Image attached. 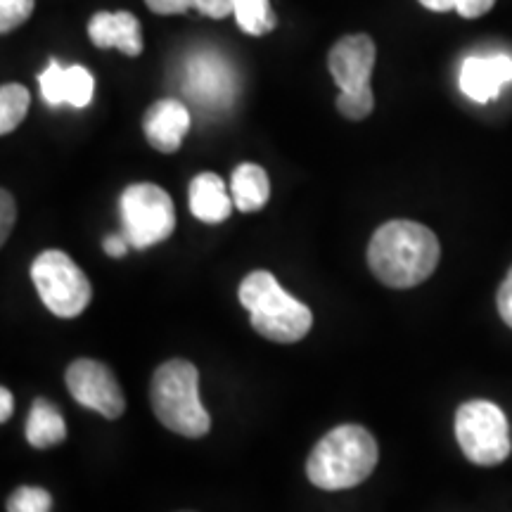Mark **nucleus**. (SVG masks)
<instances>
[{"mask_svg": "<svg viewBox=\"0 0 512 512\" xmlns=\"http://www.w3.org/2000/svg\"><path fill=\"white\" fill-rule=\"evenodd\" d=\"M375 67V41L368 34L344 36L332 46L328 69L339 91L354 93L370 88V76Z\"/></svg>", "mask_w": 512, "mask_h": 512, "instance_id": "9", "label": "nucleus"}, {"mask_svg": "<svg viewBox=\"0 0 512 512\" xmlns=\"http://www.w3.org/2000/svg\"><path fill=\"white\" fill-rule=\"evenodd\" d=\"M31 280L41 302L55 316L76 318L91 304V280L74 264L72 256L60 249H46L36 256L31 264Z\"/></svg>", "mask_w": 512, "mask_h": 512, "instance_id": "5", "label": "nucleus"}, {"mask_svg": "<svg viewBox=\"0 0 512 512\" xmlns=\"http://www.w3.org/2000/svg\"><path fill=\"white\" fill-rule=\"evenodd\" d=\"M64 380H67L69 392L83 408L98 411L107 420H117L124 415V392H121L117 375L105 363L93 361V358H79L67 368Z\"/></svg>", "mask_w": 512, "mask_h": 512, "instance_id": "8", "label": "nucleus"}, {"mask_svg": "<svg viewBox=\"0 0 512 512\" xmlns=\"http://www.w3.org/2000/svg\"><path fill=\"white\" fill-rule=\"evenodd\" d=\"M31 105V95L22 83H5L0 88V133L8 136L22 124Z\"/></svg>", "mask_w": 512, "mask_h": 512, "instance_id": "18", "label": "nucleus"}, {"mask_svg": "<svg viewBox=\"0 0 512 512\" xmlns=\"http://www.w3.org/2000/svg\"><path fill=\"white\" fill-rule=\"evenodd\" d=\"M498 313H501L505 325L512 328V268H510L508 278L503 280L501 290H498Z\"/></svg>", "mask_w": 512, "mask_h": 512, "instance_id": "28", "label": "nucleus"}, {"mask_svg": "<svg viewBox=\"0 0 512 512\" xmlns=\"http://www.w3.org/2000/svg\"><path fill=\"white\" fill-rule=\"evenodd\" d=\"M150 401L166 430L200 439L211 430V418L200 401V373L185 358L166 361L155 370Z\"/></svg>", "mask_w": 512, "mask_h": 512, "instance_id": "3", "label": "nucleus"}, {"mask_svg": "<svg viewBox=\"0 0 512 512\" xmlns=\"http://www.w3.org/2000/svg\"><path fill=\"white\" fill-rule=\"evenodd\" d=\"M195 10H200L202 15L211 19H223L233 15L235 0H195Z\"/></svg>", "mask_w": 512, "mask_h": 512, "instance_id": "26", "label": "nucleus"}, {"mask_svg": "<svg viewBox=\"0 0 512 512\" xmlns=\"http://www.w3.org/2000/svg\"><path fill=\"white\" fill-rule=\"evenodd\" d=\"M188 88L197 102H228L233 98V74L216 55H197L188 67Z\"/></svg>", "mask_w": 512, "mask_h": 512, "instance_id": "13", "label": "nucleus"}, {"mask_svg": "<svg viewBox=\"0 0 512 512\" xmlns=\"http://www.w3.org/2000/svg\"><path fill=\"white\" fill-rule=\"evenodd\" d=\"M121 223L128 245L155 247L169 240L176 228V209L169 192L152 183H133L121 192Z\"/></svg>", "mask_w": 512, "mask_h": 512, "instance_id": "7", "label": "nucleus"}, {"mask_svg": "<svg viewBox=\"0 0 512 512\" xmlns=\"http://www.w3.org/2000/svg\"><path fill=\"white\" fill-rule=\"evenodd\" d=\"M422 8L432 12H448L456 10L460 17L477 19L489 12L496 5V0H420Z\"/></svg>", "mask_w": 512, "mask_h": 512, "instance_id": "23", "label": "nucleus"}, {"mask_svg": "<svg viewBox=\"0 0 512 512\" xmlns=\"http://www.w3.org/2000/svg\"><path fill=\"white\" fill-rule=\"evenodd\" d=\"M67 437V422L55 403L36 399L27 418V441L34 448H53Z\"/></svg>", "mask_w": 512, "mask_h": 512, "instance_id": "16", "label": "nucleus"}, {"mask_svg": "<svg viewBox=\"0 0 512 512\" xmlns=\"http://www.w3.org/2000/svg\"><path fill=\"white\" fill-rule=\"evenodd\" d=\"M53 496L41 486H19L8 498V512H50Z\"/></svg>", "mask_w": 512, "mask_h": 512, "instance_id": "19", "label": "nucleus"}, {"mask_svg": "<svg viewBox=\"0 0 512 512\" xmlns=\"http://www.w3.org/2000/svg\"><path fill=\"white\" fill-rule=\"evenodd\" d=\"M12 411H15V399H12L10 389H0V422H8Z\"/></svg>", "mask_w": 512, "mask_h": 512, "instance_id": "30", "label": "nucleus"}, {"mask_svg": "<svg viewBox=\"0 0 512 512\" xmlns=\"http://www.w3.org/2000/svg\"><path fill=\"white\" fill-rule=\"evenodd\" d=\"M0 245H5L10 238L12 228H15V219H17V204H15V197L10 195L8 190L0 192Z\"/></svg>", "mask_w": 512, "mask_h": 512, "instance_id": "25", "label": "nucleus"}, {"mask_svg": "<svg viewBox=\"0 0 512 512\" xmlns=\"http://www.w3.org/2000/svg\"><path fill=\"white\" fill-rule=\"evenodd\" d=\"M88 36L95 48H117L128 57L143 53V29L131 12H95L88 22Z\"/></svg>", "mask_w": 512, "mask_h": 512, "instance_id": "12", "label": "nucleus"}, {"mask_svg": "<svg viewBox=\"0 0 512 512\" xmlns=\"http://www.w3.org/2000/svg\"><path fill=\"white\" fill-rule=\"evenodd\" d=\"M238 27L249 36L271 34L278 24V17L271 8V0H235L233 10Z\"/></svg>", "mask_w": 512, "mask_h": 512, "instance_id": "17", "label": "nucleus"}, {"mask_svg": "<svg viewBox=\"0 0 512 512\" xmlns=\"http://www.w3.org/2000/svg\"><path fill=\"white\" fill-rule=\"evenodd\" d=\"M38 83H41L43 100H46L50 107L67 102V69H64L60 62H50L46 72L38 76Z\"/></svg>", "mask_w": 512, "mask_h": 512, "instance_id": "22", "label": "nucleus"}, {"mask_svg": "<svg viewBox=\"0 0 512 512\" xmlns=\"http://www.w3.org/2000/svg\"><path fill=\"white\" fill-rule=\"evenodd\" d=\"M143 131L147 143L157 152L171 155L183 145L185 136L190 131V112L181 100L164 98L157 100L150 110L145 112Z\"/></svg>", "mask_w": 512, "mask_h": 512, "instance_id": "11", "label": "nucleus"}, {"mask_svg": "<svg viewBox=\"0 0 512 512\" xmlns=\"http://www.w3.org/2000/svg\"><path fill=\"white\" fill-rule=\"evenodd\" d=\"M377 458V441L366 427L339 425L311 451L306 475L313 486L323 491L354 489L373 475Z\"/></svg>", "mask_w": 512, "mask_h": 512, "instance_id": "2", "label": "nucleus"}, {"mask_svg": "<svg viewBox=\"0 0 512 512\" xmlns=\"http://www.w3.org/2000/svg\"><path fill=\"white\" fill-rule=\"evenodd\" d=\"M145 5L157 15H183L195 8V0H145Z\"/></svg>", "mask_w": 512, "mask_h": 512, "instance_id": "27", "label": "nucleus"}, {"mask_svg": "<svg viewBox=\"0 0 512 512\" xmlns=\"http://www.w3.org/2000/svg\"><path fill=\"white\" fill-rule=\"evenodd\" d=\"M93 91H95V81L93 74L88 72L86 67H67V102L72 107H88L93 100Z\"/></svg>", "mask_w": 512, "mask_h": 512, "instance_id": "20", "label": "nucleus"}, {"mask_svg": "<svg viewBox=\"0 0 512 512\" xmlns=\"http://www.w3.org/2000/svg\"><path fill=\"white\" fill-rule=\"evenodd\" d=\"M456 439L470 463L482 467L501 465L510 456L508 418L496 403L467 401L456 413Z\"/></svg>", "mask_w": 512, "mask_h": 512, "instance_id": "6", "label": "nucleus"}, {"mask_svg": "<svg viewBox=\"0 0 512 512\" xmlns=\"http://www.w3.org/2000/svg\"><path fill=\"white\" fill-rule=\"evenodd\" d=\"M508 83H512V57L503 53L467 57L460 69V91L475 102L496 100Z\"/></svg>", "mask_w": 512, "mask_h": 512, "instance_id": "10", "label": "nucleus"}, {"mask_svg": "<svg viewBox=\"0 0 512 512\" xmlns=\"http://www.w3.org/2000/svg\"><path fill=\"white\" fill-rule=\"evenodd\" d=\"M441 247L430 228L415 221H389L375 230L368 264L375 278L394 290L425 283L437 271Z\"/></svg>", "mask_w": 512, "mask_h": 512, "instance_id": "1", "label": "nucleus"}, {"mask_svg": "<svg viewBox=\"0 0 512 512\" xmlns=\"http://www.w3.org/2000/svg\"><path fill=\"white\" fill-rule=\"evenodd\" d=\"M240 302L249 311L252 328L271 342H302L313 325L309 306L287 294L268 271H252L242 280Z\"/></svg>", "mask_w": 512, "mask_h": 512, "instance_id": "4", "label": "nucleus"}, {"mask_svg": "<svg viewBox=\"0 0 512 512\" xmlns=\"http://www.w3.org/2000/svg\"><path fill=\"white\" fill-rule=\"evenodd\" d=\"M190 211L195 219L202 223H223L233 214V195H228L226 183L221 181V176L211 174V171H204V174H197L192 178L190 190Z\"/></svg>", "mask_w": 512, "mask_h": 512, "instance_id": "14", "label": "nucleus"}, {"mask_svg": "<svg viewBox=\"0 0 512 512\" xmlns=\"http://www.w3.org/2000/svg\"><path fill=\"white\" fill-rule=\"evenodd\" d=\"M337 110L342 117H347L351 121H361L370 117V112L375 110L373 88H363V91H354V93L339 91Z\"/></svg>", "mask_w": 512, "mask_h": 512, "instance_id": "21", "label": "nucleus"}, {"mask_svg": "<svg viewBox=\"0 0 512 512\" xmlns=\"http://www.w3.org/2000/svg\"><path fill=\"white\" fill-rule=\"evenodd\" d=\"M34 12V0H0V31L10 34L12 29L22 27Z\"/></svg>", "mask_w": 512, "mask_h": 512, "instance_id": "24", "label": "nucleus"}, {"mask_svg": "<svg viewBox=\"0 0 512 512\" xmlns=\"http://www.w3.org/2000/svg\"><path fill=\"white\" fill-rule=\"evenodd\" d=\"M230 195H233L235 207L245 214L259 211L266 207L268 197H271V181L268 174L259 164H240L233 171V183H230Z\"/></svg>", "mask_w": 512, "mask_h": 512, "instance_id": "15", "label": "nucleus"}, {"mask_svg": "<svg viewBox=\"0 0 512 512\" xmlns=\"http://www.w3.org/2000/svg\"><path fill=\"white\" fill-rule=\"evenodd\" d=\"M102 247H105V252L114 256V259H121V256H126V249L131 245H128L126 235L121 233V235H110V238H105Z\"/></svg>", "mask_w": 512, "mask_h": 512, "instance_id": "29", "label": "nucleus"}]
</instances>
